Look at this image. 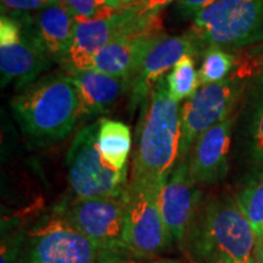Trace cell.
Listing matches in <instances>:
<instances>
[{"label":"cell","instance_id":"cell-23","mask_svg":"<svg viewBox=\"0 0 263 263\" xmlns=\"http://www.w3.org/2000/svg\"><path fill=\"white\" fill-rule=\"evenodd\" d=\"M76 21H94L114 16L124 8L121 0H62Z\"/></svg>","mask_w":263,"mask_h":263},{"label":"cell","instance_id":"cell-22","mask_svg":"<svg viewBox=\"0 0 263 263\" xmlns=\"http://www.w3.org/2000/svg\"><path fill=\"white\" fill-rule=\"evenodd\" d=\"M199 77L201 85L219 83L230 77L235 68V59L222 48H206L201 54Z\"/></svg>","mask_w":263,"mask_h":263},{"label":"cell","instance_id":"cell-17","mask_svg":"<svg viewBox=\"0 0 263 263\" xmlns=\"http://www.w3.org/2000/svg\"><path fill=\"white\" fill-rule=\"evenodd\" d=\"M32 20L34 31L49 58L65 66L73 41V16L64 3H60L39 10Z\"/></svg>","mask_w":263,"mask_h":263},{"label":"cell","instance_id":"cell-29","mask_svg":"<svg viewBox=\"0 0 263 263\" xmlns=\"http://www.w3.org/2000/svg\"><path fill=\"white\" fill-rule=\"evenodd\" d=\"M254 252H255L254 256L256 257V259H257L259 263H263V242H261L259 245L255 246Z\"/></svg>","mask_w":263,"mask_h":263},{"label":"cell","instance_id":"cell-27","mask_svg":"<svg viewBox=\"0 0 263 263\" xmlns=\"http://www.w3.org/2000/svg\"><path fill=\"white\" fill-rule=\"evenodd\" d=\"M173 2H176V0H144L143 3H140V11L146 17H160L161 10L172 4Z\"/></svg>","mask_w":263,"mask_h":263},{"label":"cell","instance_id":"cell-33","mask_svg":"<svg viewBox=\"0 0 263 263\" xmlns=\"http://www.w3.org/2000/svg\"><path fill=\"white\" fill-rule=\"evenodd\" d=\"M250 263H259V262L257 261V259H256L255 256H252L251 259H250Z\"/></svg>","mask_w":263,"mask_h":263},{"label":"cell","instance_id":"cell-12","mask_svg":"<svg viewBox=\"0 0 263 263\" xmlns=\"http://www.w3.org/2000/svg\"><path fill=\"white\" fill-rule=\"evenodd\" d=\"M22 34L18 41L11 44L0 45V73L2 85L15 82L18 88L28 87L32 82L48 70L51 59L43 48L37 33L33 27V20L29 15L17 12Z\"/></svg>","mask_w":263,"mask_h":263},{"label":"cell","instance_id":"cell-31","mask_svg":"<svg viewBox=\"0 0 263 263\" xmlns=\"http://www.w3.org/2000/svg\"><path fill=\"white\" fill-rule=\"evenodd\" d=\"M124 5H133V4H140L144 0H121Z\"/></svg>","mask_w":263,"mask_h":263},{"label":"cell","instance_id":"cell-2","mask_svg":"<svg viewBox=\"0 0 263 263\" xmlns=\"http://www.w3.org/2000/svg\"><path fill=\"white\" fill-rule=\"evenodd\" d=\"M180 133V107L163 77L151 91L144 111L130 182L161 189L178 162Z\"/></svg>","mask_w":263,"mask_h":263},{"label":"cell","instance_id":"cell-19","mask_svg":"<svg viewBox=\"0 0 263 263\" xmlns=\"http://www.w3.org/2000/svg\"><path fill=\"white\" fill-rule=\"evenodd\" d=\"M98 146L108 166L117 171H127L132 139L130 129L120 121L100 118L98 129Z\"/></svg>","mask_w":263,"mask_h":263},{"label":"cell","instance_id":"cell-24","mask_svg":"<svg viewBox=\"0 0 263 263\" xmlns=\"http://www.w3.org/2000/svg\"><path fill=\"white\" fill-rule=\"evenodd\" d=\"M2 263L26 262V235L17 233L11 236L3 234L2 239Z\"/></svg>","mask_w":263,"mask_h":263},{"label":"cell","instance_id":"cell-14","mask_svg":"<svg viewBox=\"0 0 263 263\" xmlns=\"http://www.w3.org/2000/svg\"><path fill=\"white\" fill-rule=\"evenodd\" d=\"M161 20L110 42L94 59V70L133 81L151 47L164 37Z\"/></svg>","mask_w":263,"mask_h":263},{"label":"cell","instance_id":"cell-15","mask_svg":"<svg viewBox=\"0 0 263 263\" xmlns=\"http://www.w3.org/2000/svg\"><path fill=\"white\" fill-rule=\"evenodd\" d=\"M234 124L235 116H230L196 139L188 156L189 174L196 185H212L227 177Z\"/></svg>","mask_w":263,"mask_h":263},{"label":"cell","instance_id":"cell-20","mask_svg":"<svg viewBox=\"0 0 263 263\" xmlns=\"http://www.w3.org/2000/svg\"><path fill=\"white\" fill-rule=\"evenodd\" d=\"M235 201L254 230L256 245H259L263 242V177L245 185L235 195Z\"/></svg>","mask_w":263,"mask_h":263},{"label":"cell","instance_id":"cell-11","mask_svg":"<svg viewBox=\"0 0 263 263\" xmlns=\"http://www.w3.org/2000/svg\"><path fill=\"white\" fill-rule=\"evenodd\" d=\"M201 205V192L189 174L188 157L179 159L159 192V207L172 244H184Z\"/></svg>","mask_w":263,"mask_h":263},{"label":"cell","instance_id":"cell-25","mask_svg":"<svg viewBox=\"0 0 263 263\" xmlns=\"http://www.w3.org/2000/svg\"><path fill=\"white\" fill-rule=\"evenodd\" d=\"M60 3H62V0H2V6L3 11L10 10L14 12H28L39 11Z\"/></svg>","mask_w":263,"mask_h":263},{"label":"cell","instance_id":"cell-30","mask_svg":"<svg viewBox=\"0 0 263 263\" xmlns=\"http://www.w3.org/2000/svg\"><path fill=\"white\" fill-rule=\"evenodd\" d=\"M146 263H182L178 259H172V258H159V259H153Z\"/></svg>","mask_w":263,"mask_h":263},{"label":"cell","instance_id":"cell-6","mask_svg":"<svg viewBox=\"0 0 263 263\" xmlns=\"http://www.w3.org/2000/svg\"><path fill=\"white\" fill-rule=\"evenodd\" d=\"M160 189L129 182L126 197L124 248L134 258L150 259L172 244L159 207Z\"/></svg>","mask_w":263,"mask_h":263},{"label":"cell","instance_id":"cell-5","mask_svg":"<svg viewBox=\"0 0 263 263\" xmlns=\"http://www.w3.org/2000/svg\"><path fill=\"white\" fill-rule=\"evenodd\" d=\"M99 120L76 134L66 155L68 183L76 197L121 196L126 192L127 171L105 162L98 146Z\"/></svg>","mask_w":263,"mask_h":263},{"label":"cell","instance_id":"cell-18","mask_svg":"<svg viewBox=\"0 0 263 263\" xmlns=\"http://www.w3.org/2000/svg\"><path fill=\"white\" fill-rule=\"evenodd\" d=\"M241 144L255 178L263 177V76L251 85L246 99Z\"/></svg>","mask_w":263,"mask_h":263},{"label":"cell","instance_id":"cell-21","mask_svg":"<svg viewBox=\"0 0 263 263\" xmlns=\"http://www.w3.org/2000/svg\"><path fill=\"white\" fill-rule=\"evenodd\" d=\"M170 95L177 103L188 100L201 87L199 71L195 68V60L192 55H185L174 65L172 71L166 76Z\"/></svg>","mask_w":263,"mask_h":263},{"label":"cell","instance_id":"cell-28","mask_svg":"<svg viewBox=\"0 0 263 263\" xmlns=\"http://www.w3.org/2000/svg\"><path fill=\"white\" fill-rule=\"evenodd\" d=\"M97 263H138V259L124 251H103Z\"/></svg>","mask_w":263,"mask_h":263},{"label":"cell","instance_id":"cell-13","mask_svg":"<svg viewBox=\"0 0 263 263\" xmlns=\"http://www.w3.org/2000/svg\"><path fill=\"white\" fill-rule=\"evenodd\" d=\"M203 49L192 29L182 35H164L147 51L136 77L132 81V104L137 105L151 94L157 82L162 80L185 55H200Z\"/></svg>","mask_w":263,"mask_h":263},{"label":"cell","instance_id":"cell-26","mask_svg":"<svg viewBox=\"0 0 263 263\" xmlns=\"http://www.w3.org/2000/svg\"><path fill=\"white\" fill-rule=\"evenodd\" d=\"M213 0H178L177 9L185 18H194L197 12H200L203 8L211 4Z\"/></svg>","mask_w":263,"mask_h":263},{"label":"cell","instance_id":"cell-1","mask_svg":"<svg viewBox=\"0 0 263 263\" xmlns=\"http://www.w3.org/2000/svg\"><path fill=\"white\" fill-rule=\"evenodd\" d=\"M255 246L254 230L235 199L222 194L201 201L180 249L192 263H250Z\"/></svg>","mask_w":263,"mask_h":263},{"label":"cell","instance_id":"cell-9","mask_svg":"<svg viewBox=\"0 0 263 263\" xmlns=\"http://www.w3.org/2000/svg\"><path fill=\"white\" fill-rule=\"evenodd\" d=\"M101 252L59 213L26 236V263H97Z\"/></svg>","mask_w":263,"mask_h":263},{"label":"cell","instance_id":"cell-8","mask_svg":"<svg viewBox=\"0 0 263 263\" xmlns=\"http://www.w3.org/2000/svg\"><path fill=\"white\" fill-rule=\"evenodd\" d=\"M59 215L84 234L101 251H126V197H76ZM128 254V252H127Z\"/></svg>","mask_w":263,"mask_h":263},{"label":"cell","instance_id":"cell-32","mask_svg":"<svg viewBox=\"0 0 263 263\" xmlns=\"http://www.w3.org/2000/svg\"><path fill=\"white\" fill-rule=\"evenodd\" d=\"M209 263H230V262L224 261V259H218V261H213V262H209Z\"/></svg>","mask_w":263,"mask_h":263},{"label":"cell","instance_id":"cell-10","mask_svg":"<svg viewBox=\"0 0 263 263\" xmlns=\"http://www.w3.org/2000/svg\"><path fill=\"white\" fill-rule=\"evenodd\" d=\"M156 18L141 14L140 4L124 5L120 12L107 18L94 21H76L73 41L65 67L67 72L94 70L97 54L120 35L141 29Z\"/></svg>","mask_w":263,"mask_h":263},{"label":"cell","instance_id":"cell-7","mask_svg":"<svg viewBox=\"0 0 263 263\" xmlns=\"http://www.w3.org/2000/svg\"><path fill=\"white\" fill-rule=\"evenodd\" d=\"M246 84L241 76H230L219 83L201 85L180 107L179 159L188 157L197 138L207 129L233 116ZM178 159V160H179Z\"/></svg>","mask_w":263,"mask_h":263},{"label":"cell","instance_id":"cell-16","mask_svg":"<svg viewBox=\"0 0 263 263\" xmlns=\"http://www.w3.org/2000/svg\"><path fill=\"white\" fill-rule=\"evenodd\" d=\"M81 98L83 117L90 118L110 111L132 88V80L118 78L97 70L67 72Z\"/></svg>","mask_w":263,"mask_h":263},{"label":"cell","instance_id":"cell-4","mask_svg":"<svg viewBox=\"0 0 263 263\" xmlns=\"http://www.w3.org/2000/svg\"><path fill=\"white\" fill-rule=\"evenodd\" d=\"M203 50L240 49L263 41V0H213L193 18Z\"/></svg>","mask_w":263,"mask_h":263},{"label":"cell","instance_id":"cell-3","mask_svg":"<svg viewBox=\"0 0 263 263\" xmlns=\"http://www.w3.org/2000/svg\"><path fill=\"white\" fill-rule=\"evenodd\" d=\"M11 107L25 136L41 146L67 138L83 118L80 94L68 73L29 84L12 99Z\"/></svg>","mask_w":263,"mask_h":263}]
</instances>
